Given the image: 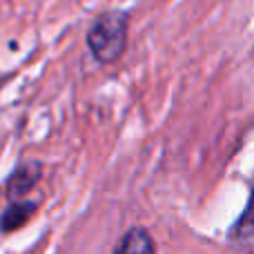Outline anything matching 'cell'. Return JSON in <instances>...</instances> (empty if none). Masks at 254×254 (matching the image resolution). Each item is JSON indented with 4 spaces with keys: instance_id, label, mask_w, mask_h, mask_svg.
Returning <instances> with one entry per match:
<instances>
[{
    "instance_id": "cell-3",
    "label": "cell",
    "mask_w": 254,
    "mask_h": 254,
    "mask_svg": "<svg viewBox=\"0 0 254 254\" xmlns=\"http://www.w3.org/2000/svg\"><path fill=\"white\" fill-rule=\"evenodd\" d=\"M228 243L232 248H237V250L254 252V188L250 192V198H248V205L243 210V214L230 228Z\"/></svg>"
},
{
    "instance_id": "cell-4",
    "label": "cell",
    "mask_w": 254,
    "mask_h": 254,
    "mask_svg": "<svg viewBox=\"0 0 254 254\" xmlns=\"http://www.w3.org/2000/svg\"><path fill=\"white\" fill-rule=\"evenodd\" d=\"M36 210H38V201H20V198L11 201L7 210L2 212V216H0V232L7 234L22 228Z\"/></svg>"
},
{
    "instance_id": "cell-2",
    "label": "cell",
    "mask_w": 254,
    "mask_h": 254,
    "mask_svg": "<svg viewBox=\"0 0 254 254\" xmlns=\"http://www.w3.org/2000/svg\"><path fill=\"white\" fill-rule=\"evenodd\" d=\"M40 176H43V165L38 161L20 163L4 181V194L9 196V201H16V198L25 196L27 192H31L38 185Z\"/></svg>"
},
{
    "instance_id": "cell-1",
    "label": "cell",
    "mask_w": 254,
    "mask_h": 254,
    "mask_svg": "<svg viewBox=\"0 0 254 254\" xmlns=\"http://www.w3.org/2000/svg\"><path fill=\"white\" fill-rule=\"evenodd\" d=\"M127 13L121 9L98 13L87 29V49L98 63L112 65L127 47Z\"/></svg>"
},
{
    "instance_id": "cell-5",
    "label": "cell",
    "mask_w": 254,
    "mask_h": 254,
    "mask_svg": "<svg viewBox=\"0 0 254 254\" xmlns=\"http://www.w3.org/2000/svg\"><path fill=\"white\" fill-rule=\"evenodd\" d=\"M114 252H129V254H147L156 252V243H154L152 234L145 228H131L123 234L119 243H116Z\"/></svg>"
}]
</instances>
